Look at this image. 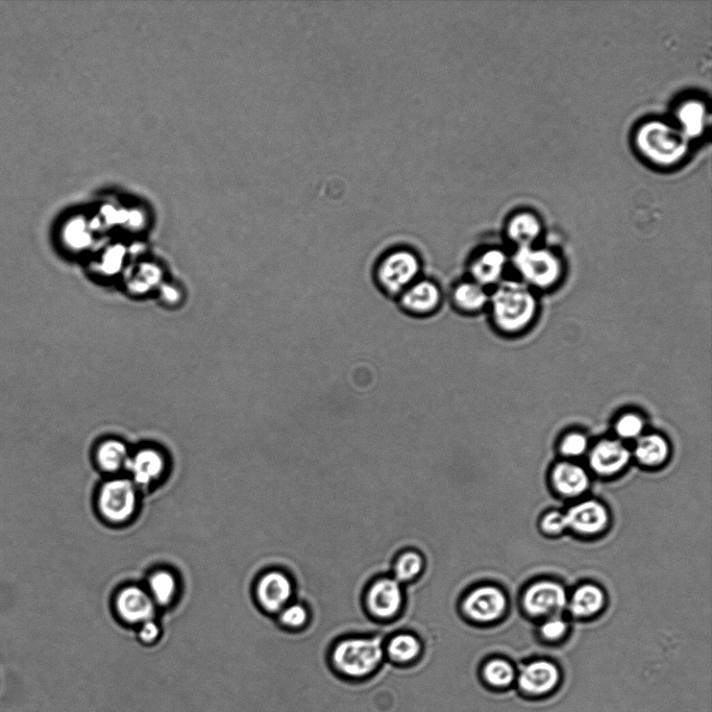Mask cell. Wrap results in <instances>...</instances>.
I'll list each match as a JSON object with an SVG mask.
<instances>
[{"instance_id":"1","label":"cell","mask_w":712,"mask_h":712,"mask_svg":"<svg viewBox=\"0 0 712 712\" xmlns=\"http://www.w3.org/2000/svg\"><path fill=\"white\" fill-rule=\"evenodd\" d=\"M384 636L354 634L339 638L331 646L327 664L337 678L362 683L378 675L386 662Z\"/></svg>"},{"instance_id":"2","label":"cell","mask_w":712,"mask_h":712,"mask_svg":"<svg viewBox=\"0 0 712 712\" xmlns=\"http://www.w3.org/2000/svg\"><path fill=\"white\" fill-rule=\"evenodd\" d=\"M496 327L507 334L527 329L538 311L535 294L524 282L502 281L489 298Z\"/></svg>"},{"instance_id":"3","label":"cell","mask_w":712,"mask_h":712,"mask_svg":"<svg viewBox=\"0 0 712 712\" xmlns=\"http://www.w3.org/2000/svg\"><path fill=\"white\" fill-rule=\"evenodd\" d=\"M638 149L659 165H673L680 161L687 150L684 135L660 121L648 122L638 130Z\"/></svg>"},{"instance_id":"4","label":"cell","mask_w":712,"mask_h":712,"mask_svg":"<svg viewBox=\"0 0 712 712\" xmlns=\"http://www.w3.org/2000/svg\"><path fill=\"white\" fill-rule=\"evenodd\" d=\"M421 259L409 249L400 248L385 254L379 261L376 278L379 286L390 296L401 294L419 280Z\"/></svg>"},{"instance_id":"5","label":"cell","mask_w":712,"mask_h":712,"mask_svg":"<svg viewBox=\"0 0 712 712\" xmlns=\"http://www.w3.org/2000/svg\"><path fill=\"white\" fill-rule=\"evenodd\" d=\"M512 262L529 287L549 289L561 280V260L549 250L520 248L514 254Z\"/></svg>"},{"instance_id":"6","label":"cell","mask_w":712,"mask_h":712,"mask_svg":"<svg viewBox=\"0 0 712 712\" xmlns=\"http://www.w3.org/2000/svg\"><path fill=\"white\" fill-rule=\"evenodd\" d=\"M363 601L368 616L375 621H395L404 608V586L392 576H380L368 584Z\"/></svg>"},{"instance_id":"7","label":"cell","mask_w":712,"mask_h":712,"mask_svg":"<svg viewBox=\"0 0 712 712\" xmlns=\"http://www.w3.org/2000/svg\"><path fill=\"white\" fill-rule=\"evenodd\" d=\"M137 488L128 478H113L107 481L98 495V508L103 518L113 524L131 520L138 506Z\"/></svg>"},{"instance_id":"8","label":"cell","mask_w":712,"mask_h":712,"mask_svg":"<svg viewBox=\"0 0 712 712\" xmlns=\"http://www.w3.org/2000/svg\"><path fill=\"white\" fill-rule=\"evenodd\" d=\"M506 605V597L500 588L481 585L463 597L460 610L471 622L487 624L499 620L504 615Z\"/></svg>"},{"instance_id":"9","label":"cell","mask_w":712,"mask_h":712,"mask_svg":"<svg viewBox=\"0 0 712 712\" xmlns=\"http://www.w3.org/2000/svg\"><path fill=\"white\" fill-rule=\"evenodd\" d=\"M561 672L554 662L539 659L529 662L517 677L519 689L530 698L553 694L561 683Z\"/></svg>"},{"instance_id":"10","label":"cell","mask_w":712,"mask_h":712,"mask_svg":"<svg viewBox=\"0 0 712 712\" xmlns=\"http://www.w3.org/2000/svg\"><path fill=\"white\" fill-rule=\"evenodd\" d=\"M296 595V584L284 571L273 570L263 574L256 585L257 600L268 613H278L290 604Z\"/></svg>"},{"instance_id":"11","label":"cell","mask_w":712,"mask_h":712,"mask_svg":"<svg viewBox=\"0 0 712 712\" xmlns=\"http://www.w3.org/2000/svg\"><path fill=\"white\" fill-rule=\"evenodd\" d=\"M115 605L119 618L130 625L140 626L157 615V605L149 592L135 585L122 588Z\"/></svg>"},{"instance_id":"12","label":"cell","mask_w":712,"mask_h":712,"mask_svg":"<svg viewBox=\"0 0 712 712\" xmlns=\"http://www.w3.org/2000/svg\"><path fill=\"white\" fill-rule=\"evenodd\" d=\"M388 664L397 668H411L419 664L424 654L422 638L409 631H398L384 643Z\"/></svg>"},{"instance_id":"13","label":"cell","mask_w":712,"mask_h":712,"mask_svg":"<svg viewBox=\"0 0 712 712\" xmlns=\"http://www.w3.org/2000/svg\"><path fill=\"white\" fill-rule=\"evenodd\" d=\"M443 301V293L432 280L422 279L414 282L400 296L402 308L416 316L433 314Z\"/></svg>"},{"instance_id":"14","label":"cell","mask_w":712,"mask_h":712,"mask_svg":"<svg viewBox=\"0 0 712 712\" xmlns=\"http://www.w3.org/2000/svg\"><path fill=\"white\" fill-rule=\"evenodd\" d=\"M568 597L563 587L553 582H539L531 586L524 598V604L533 616H546L566 607Z\"/></svg>"},{"instance_id":"15","label":"cell","mask_w":712,"mask_h":712,"mask_svg":"<svg viewBox=\"0 0 712 712\" xmlns=\"http://www.w3.org/2000/svg\"><path fill=\"white\" fill-rule=\"evenodd\" d=\"M166 470V460L161 452L146 448L131 455L126 471L137 487H149L156 483Z\"/></svg>"},{"instance_id":"16","label":"cell","mask_w":712,"mask_h":712,"mask_svg":"<svg viewBox=\"0 0 712 712\" xmlns=\"http://www.w3.org/2000/svg\"><path fill=\"white\" fill-rule=\"evenodd\" d=\"M630 460V452L619 440L606 439L593 449L591 453L592 468L603 476L617 474L625 468Z\"/></svg>"},{"instance_id":"17","label":"cell","mask_w":712,"mask_h":712,"mask_svg":"<svg viewBox=\"0 0 712 712\" xmlns=\"http://www.w3.org/2000/svg\"><path fill=\"white\" fill-rule=\"evenodd\" d=\"M566 515L568 527L582 534H596L608 522L605 507L596 501H586L572 507Z\"/></svg>"},{"instance_id":"18","label":"cell","mask_w":712,"mask_h":712,"mask_svg":"<svg viewBox=\"0 0 712 712\" xmlns=\"http://www.w3.org/2000/svg\"><path fill=\"white\" fill-rule=\"evenodd\" d=\"M508 263L507 255L499 249H490L479 254L470 265L472 280L483 287L498 285Z\"/></svg>"},{"instance_id":"19","label":"cell","mask_w":712,"mask_h":712,"mask_svg":"<svg viewBox=\"0 0 712 712\" xmlns=\"http://www.w3.org/2000/svg\"><path fill=\"white\" fill-rule=\"evenodd\" d=\"M517 671L511 662L504 658H491L484 662L479 670L482 683L493 691H505L517 682Z\"/></svg>"},{"instance_id":"20","label":"cell","mask_w":712,"mask_h":712,"mask_svg":"<svg viewBox=\"0 0 712 712\" xmlns=\"http://www.w3.org/2000/svg\"><path fill=\"white\" fill-rule=\"evenodd\" d=\"M553 483L560 494L575 497L584 493L588 488L589 480L581 466L564 462L554 469Z\"/></svg>"},{"instance_id":"21","label":"cell","mask_w":712,"mask_h":712,"mask_svg":"<svg viewBox=\"0 0 712 712\" xmlns=\"http://www.w3.org/2000/svg\"><path fill=\"white\" fill-rule=\"evenodd\" d=\"M485 287L475 281H463L457 284L452 292L454 306L464 313H477L489 304Z\"/></svg>"},{"instance_id":"22","label":"cell","mask_w":712,"mask_h":712,"mask_svg":"<svg viewBox=\"0 0 712 712\" xmlns=\"http://www.w3.org/2000/svg\"><path fill=\"white\" fill-rule=\"evenodd\" d=\"M130 456L128 447L116 439L104 441L96 451L98 465L103 471L110 474L126 470Z\"/></svg>"},{"instance_id":"23","label":"cell","mask_w":712,"mask_h":712,"mask_svg":"<svg viewBox=\"0 0 712 712\" xmlns=\"http://www.w3.org/2000/svg\"><path fill=\"white\" fill-rule=\"evenodd\" d=\"M542 233V225L532 214L522 213L510 220L507 228L509 239L520 248L533 247V242Z\"/></svg>"},{"instance_id":"24","label":"cell","mask_w":712,"mask_h":712,"mask_svg":"<svg viewBox=\"0 0 712 712\" xmlns=\"http://www.w3.org/2000/svg\"><path fill=\"white\" fill-rule=\"evenodd\" d=\"M425 569V558L419 550L407 549L402 551L392 563V574L402 585L412 583L419 579Z\"/></svg>"},{"instance_id":"25","label":"cell","mask_w":712,"mask_h":712,"mask_svg":"<svg viewBox=\"0 0 712 712\" xmlns=\"http://www.w3.org/2000/svg\"><path fill=\"white\" fill-rule=\"evenodd\" d=\"M178 588L179 584L175 574L160 570L151 575L146 591L149 592L157 607H165L174 602Z\"/></svg>"},{"instance_id":"26","label":"cell","mask_w":712,"mask_h":712,"mask_svg":"<svg viewBox=\"0 0 712 712\" xmlns=\"http://www.w3.org/2000/svg\"><path fill=\"white\" fill-rule=\"evenodd\" d=\"M604 605V594L595 585L587 584L577 589L571 601V611L578 618L594 616Z\"/></svg>"},{"instance_id":"27","label":"cell","mask_w":712,"mask_h":712,"mask_svg":"<svg viewBox=\"0 0 712 712\" xmlns=\"http://www.w3.org/2000/svg\"><path fill=\"white\" fill-rule=\"evenodd\" d=\"M669 454L668 441L659 434H649L641 437L635 449L637 459L650 466L664 462Z\"/></svg>"},{"instance_id":"28","label":"cell","mask_w":712,"mask_h":712,"mask_svg":"<svg viewBox=\"0 0 712 712\" xmlns=\"http://www.w3.org/2000/svg\"><path fill=\"white\" fill-rule=\"evenodd\" d=\"M678 119L682 127V134L695 138L702 134L705 126V109L698 102L684 104L679 112Z\"/></svg>"},{"instance_id":"29","label":"cell","mask_w":712,"mask_h":712,"mask_svg":"<svg viewBox=\"0 0 712 712\" xmlns=\"http://www.w3.org/2000/svg\"><path fill=\"white\" fill-rule=\"evenodd\" d=\"M278 615L281 626L290 632L305 629L311 618L309 609L301 602L288 604Z\"/></svg>"},{"instance_id":"30","label":"cell","mask_w":712,"mask_h":712,"mask_svg":"<svg viewBox=\"0 0 712 712\" xmlns=\"http://www.w3.org/2000/svg\"><path fill=\"white\" fill-rule=\"evenodd\" d=\"M63 240L69 249L81 251L90 244V235L80 220H72L63 230Z\"/></svg>"},{"instance_id":"31","label":"cell","mask_w":712,"mask_h":712,"mask_svg":"<svg viewBox=\"0 0 712 712\" xmlns=\"http://www.w3.org/2000/svg\"><path fill=\"white\" fill-rule=\"evenodd\" d=\"M645 429V422L642 416L635 413H627L621 417L616 425V431L621 438L634 439L641 437Z\"/></svg>"},{"instance_id":"32","label":"cell","mask_w":712,"mask_h":712,"mask_svg":"<svg viewBox=\"0 0 712 712\" xmlns=\"http://www.w3.org/2000/svg\"><path fill=\"white\" fill-rule=\"evenodd\" d=\"M587 438L581 433H572L564 437L561 443V453L570 457H577L585 453Z\"/></svg>"},{"instance_id":"33","label":"cell","mask_w":712,"mask_h":712,"mask_svg":"<svg viewBox=\"0 0 712 712\" xmlns=\"http://www.w3.org/2000/svg\"><path fill=\"white\" fill-rule=\"evenodd\" d=\"M567 528L566 515L558 511L547 514L543 521V529L548 534H559Z\"/></svg>"},{"instance_id":"34","label":"cell","mask_w":712,"mask_h":712,"mask_svg":"<svg viewBox=\"0 0 712 712\" xmlns=\"http://www.w3.org/2000/svg\"><path fill=\"white\" fill-rule=\"evenodd\" d=\"M139 627L138 636L143 644L152 645L159 640L161 629L155 620L147 621Z\"/></svg>"},{"instance_id":"35","label":"cell","mask_w":712,"mask_h":712,"mask_svg":"<svg viewBox=\"0 0 712 712\" xmlns=\"http://www.w3.org/2000/svg\"><path fill=\"white\" fill-rule=\"evenodd\" d=\"M568 625L559 619L550 620L542 627V634L546 640L554 642L566 634Z\"/></svg>"},{"instance_id":"36","label":"cell","mask_w":712,"mask_h":712,"mask_svg":"<svg viewBox=\"0 0 712 712\" xmlns=\"http://www.w3.org/2000/svg\"><path fill=\"white\" fill-rule=\"evenodd\" d=\"M122 263V252L119 250H112L109 252L105 259H103V268L105 272L113 274L119 270Z\"/></svg>"}]
</instances>
